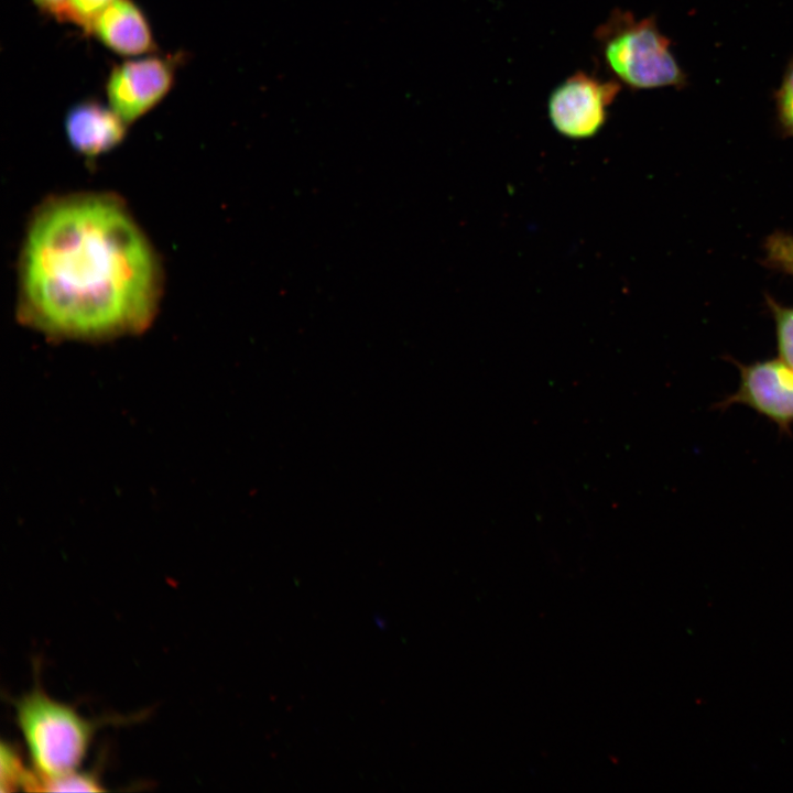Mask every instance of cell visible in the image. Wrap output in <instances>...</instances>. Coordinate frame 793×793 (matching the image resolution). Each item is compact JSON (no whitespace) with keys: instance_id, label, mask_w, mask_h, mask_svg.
Masks as SVG:
<instances>
[{"instance_id":"obj_14","label":"cell","mask_w":793,"mask_h":793,"mask_svg":"<svg viewBox=\"0 0 793 793\" xmlns=\"http://www.w3.org/2000/svg\"><path fill=\"white\" fill-rule=\"evenodd\" d=\"M115 0H69L63 21L72 22L87 32L95 19Z\"/></svg>"},{"instance_id":"obj_4","label":"cell","mask_w":793,"mask_h":793,"mask_svg":"<svg viewBox=\"0 0 793 793\" xmlns=\"http://www.w3.org/2000/svg\"><path fill=\"white\" fill-rule=\"evenodd\" d=\"M622 85L615 78L601 79L577 70L562 80L550 94L547 115L562 135L582 140L597 134L608 118V108Z\"/></svg>"},{"instance_id":"obj_9","label":"cell","mask_w":793,"mask_h":793,"mask_svg":"<svg viewBox=\"0 0 793 793\" xmlns=\"http://www.w3.org/2000/svg\"><path fill=\"white\" fill-rule=\"evenodd\" d=\"M24 791L101 792L105 787L95 772L76 770L54 778H36L31 769Z\"/></svg>"},{"instance_id":"obj_1","label":"cell","mask_w":793,"mask_h":793,"mask_svg":"<svg viewBox=\"0 0 793 793\" xmlns=\"http://www.w3.org/2000/svg\"><path fill=\"white\" fill-rule=\"evenodd\" d=\"M18 317L52 338L143 332L162 291L157 257L117 196L77 193L37 207L19 260Z\"/></svg>"},{"instance_id":"obj_5","label":"cell","mask_w":793,"mask_h":793,"mask_svg":"<svg viewBox=\"0 0 793 793\" xmlns=\"http://www.w3.org/2000/svg\"><path fill=\"white\" fill-rule=\"evenodd\" d=\"M177 56H148L116 65L108 75L109 106L128 124L156 106L171 89Z\"/></svg>"},{"instance_id":"obj_12","label":"cell","mask_w":793,"mask_h":793,"mask_svg":"<svg viewBox=\"0 0 793 793\" xmlns=\"http://www.w3.org/2000/svg\"><path fill=\"white\" fill-rule=\"evenodd\" d=\"M772 97L776 129L783 138L793 139V56L787 61L781 82Z\"/></svg>"},{"instance_id":"obj_8","label":"cell","mask_w":793,"mask_h":793,"mask_svg":"<svg viewBox=\"0 0 793 793\" xmlns=\"http://www.w3.org/2000/svg\"><path fill=\"white\" fill-rule=\"evenodd\" d=\"M88 33L120 55L156 50L148 20L132 0H115L95 19Z\"/></svg>"},{"instance_id":"obj_3","label":"cell","mask_w":793,"mask_h":793,"mask_svg":"<svg viewBox=\"0 0 793 793\" xmlns=\"http://www.w3.org/2000/svg\"><path fill=\"white\" fill-rule=\"evenodd\" d=\"M13 707L36 778L78 770L100 723L51 697L39 685L15 699Z\"/></svg>"},{"instance_id":"obj_2","label":"cell","mask_w":793,"mask_h":793,"mask_svg":"<svg viewBox=\"0 0 793 793\" xmlns=\"http://www.w3.org/2000/svg\"><path fill=\"white\" fill-rule=\"evenodd\" d=\"M594 37L605 66L622 86L634 91L688 86V75L671 50L672 41L654 15L637 18L615 9Z\"/></svg>"},{"instance_id":"obj_10","label":"cell","mask_w":793,"mask_h":793,"mask_svg":"<svg viewBox=\"0 0 793 793\" xmlns=\"http://www.w3.org/2000/svg\"><path fill=\"white\" fill-rule=\"evenodd\" d=\"M765 304L774 322L779 358L793 369V306L783 305L769 294Z\"/></svg>"},{"instance_id":"obj_11","label":"cell","mask_w":793,"mask_h":793,"mask_svg":"<svg viewBox=\"0 0 793 793\" xmlns=\"http://www.w3.org/2000/svg\"><path fill=\"white\" fill-rule=\"evenodd\" d=\"M762 248L764 267L793 276V233L774 230L764 239Z\"/></svg>"},{"instance_id":"obj_15","label":"cell","mask_w":793,"mask_h":793,"mask_svg":"<svg viewBox=\"0 0 793 793\" xmlns=\"http://www.w3.org/2000/svg\"><path fill=\"white\" fill-rule=\"evenodd\" d=\"M44 14L63 21L69 0H32Z\"/></svg>"},{"instance_id":"obj_13","label":"cell","mask_w":793,"mask_h":793,"mask_svg":"<svg viewBox=\"0 0 793 793\" xmlns=\"http://www.w3.org/2000/svg\"><path fill=\"white\" fill-rule=\"evenodd\" d=\"M1 792L24 790L31 769H28L18 749L2 741L0 750Z\"/></svg>"},{"instance_id":"obj_7","label":"cell","mask_w":793,"mask_h":793,"mask_svg":"<svg viewBox=\"0 0 793 793\" xmlns=\"http://www.w3.org/2000/svg\"><path fill=\"white\" fill-rule=\"evenodd\" d=\"M127 124L110 106L90 99L73 106L64 121L72 148L89 159L116 148L124 138Z\"/></svg>"},{"instance_id":"obj_6","label":"cell","mask_w":793,"mask_h":793,"mask_svg":"<svg viewBox=\"0 0 793 793\" xmlns=\"http://www.w3.org/2000/svg\"><path fill=\"white\" fill-rule=\"evenodd\" d=\"M737 366L738 389L718 403L725 409L741 404L773 422L781 432L790 433L793 425V369L780 358L757 360Z\"/></svg>"}]
</instances>
